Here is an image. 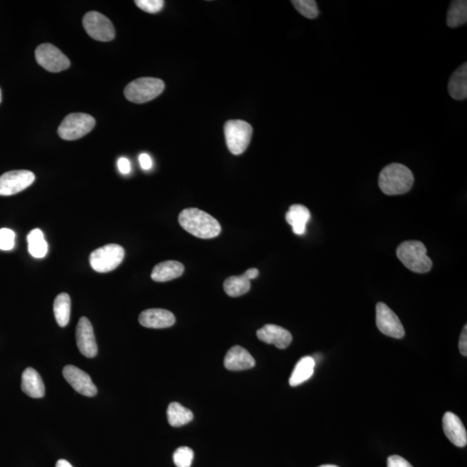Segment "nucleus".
<instances>
[{"label":"nucleus","instance_id":"obj_1","mask_svg":"<svg viewBox=\"0 0 467 467\" xmlns=\"http://www.w3.org/2000/svg\"><path fill=\"white\" fill-rule=\"evenodd\" d=\"M178 222L183 229L201 239H212L220 235L221 225L216 218L196 208L182 210Z\"/></svg>","mask_w":467,"mask_h":467},{"label":"nucleus","instance_id":"obj_2","mask_svg":"<svg viewBox=\"0 0 467 467\" xmlns=\"http://www.w3.org/2000/svg\"><path fill=\"white\" fill-rule=\"evenodd\" d=\"M415 182L413 172L404 164L393 163L382 169L379 174L378 185L389 196L403 195L411 190Z\"/></svg>","mask_w":467,"mask_h":467},{"label":"nucleus","instance_id":"obj_3","mask_svg":"<svg viewBox=\"0 0 467 467\" xmlns=\"http://www.w3.org/2000/svg\"><path fill=\"white\" fill-rule=\"evenodd\" d=\"M396 255L401 263L415 273L425 274L432 269V262L427 255V248L419 241H407L400 244Z\"/></svg>","mask_w":467,"mask_h":467},{"label":"nucleus","instance_id":"obj_4","mask_svg":"<svg viewBox=\"0 0 467 467\" xmlns=\"http://www.w3.org/2000/svg\"><path fill=\"white\" fill-rule=\"evenodd\" d=\"M164 90L162 80L152 78H143L135 80L125 87L124 95L129 102L145 103L158 97Z\"/></svg>","mask_w":467,"mask_h":467},{"label":"nucleus","instance_id":"obj_5","mask_svg":"<svg viewBox=\"0 0 467 467\" xmlns=\"http://www.w3.org/2000/svg\"><path fill=\"white\" fill-rule=\"evenodd\" d=\"M224 135L229 152L233 155H240L250 143L253 128L244 121H229L224 125Z\"/></svg>","mask_w":467,"mask_h":467},{"label":"nucleus","instance_id":"obj_6","mask_svg":"<svg viewBox=\"0 0 467 467\" xmlns=\"http://www.w3.org/2000/svg\"><path fill=\"white\" fill-rule=\"evenodd\" d=\"M125 256L124 248L117 244H109L91 253L90 262L98 273H109L121 265Z\"/></svg>","mask_w":467,"mask_h":467},{"label":"nucleus","instance_id":"obj_7","mask_svg":"<svg viewBox=\"0 0 467 467\" xmlns=\"http://www.w3.org/2000/svg\"><path fill=\"white\" fill-rule=\"evenodd\" d=\"M95 126L94 117L87 114H68L59 126L57 133L64 140H76L90 133Z\"/></svg>","mask_w":467,"mask_h":467},{"label":"nucleus","instance_id":"obj_8","mask_svg":"<svg viewBox=\"0 0 467 467\" xmlns=\"http://www.w3.org/2000/svg\"><path fill=\"white\" fill-rule=\"evenodd\" d=\"M84 29L94 40L102 42L112 41L116 37L112 22L97 11H90L83 19Z\"/></svg>","mask_w":467,"mask_h":467},{"label":"nucleus","instance_id":"obj_9","mask_svg":"<svg viewBox=\"0 0 467 467\" xmlns=\"http://www.w3.org/2000/svg\"><path fill=\"white\" fill-rule=\"evenodd\" d=\"M37 63L46 71L59 73L70 68L71 62L68 57L59 48L51 44H43L36 49Z\"/></svg>","mask_w":467,"mask_h":467},{"label":"nucleus","instance_id":"obj_10","mask_svg":"<svg viewBox=\"0 0 467 467\" xmlns=\"http://www.w3.org/2000/svg\"><path fill=\"white\" fill-rule=\"evenodd\" d=\"M35 174L28 170L7 171L0 176V196H13L28 188L35 181Z\"/></svg>","mask_w":467,"mask_h":467},{"label":"nucleus","instance_id":"obj_11","mask_svg":"<svg viewBox=\"0 0 467 467\" xmlns=\"http://www.w3.org/2000/svg\"><path fill=\"white\" fill-rule=\"evenodd\" d=\"M377 325L379 331L394 339H403L405 330L399 317L382 302L377 305Z\"/></svg>","mask_w":467,"mask_h":467},{"label":"nucleus","instance_id":"obj_12","mask_svg":"<svg viewBox=\"0 0 467 467\" xmlns=\"http://www.w3.org/2000/svg\"><path fill=\"white\" fill-rule=\"evenodd\" d=\"M75 338L78 349L83 356L89 358L97 357L98 347L94 329L90 321L86 317L80 319L78 327H76Z\"/></svg>","mask_w":467,"mask_h":467},{"label":"nucleus","instance_id":"obj_13","mask_svg":"<svg viewBox=\"0 0 467 467\" xmlns=\"http://www.w3.org/2000/svg\"><path fill=\"white\" fill-rule=\"evenodd\" d=\"M63 377L76 392L83 396L93 397L97 394V387L92 382L90 377L83 370L74 365L65 366Z\"/></svg>","mask_w":467,"mask_h":467},{"label":"nucleus","instance_id":"obj_14","mask_svg":"<svg viewBox=\"0 0 467 467\" xmlns=\"http://www.w3.org/2000/svg\"><path fill=\"white\" fill-rule=\"evenodd\" d=\"M261 341L274 344L279 349H286L293 341V336L286 329L277 325H266L256 332Z\"/></svg>","mask_w":467,"mask_h":467},{"label":"nucleus","instance_id":"obj_15","mask_svg":"<svg viewBox=\"0 0 467 467\" xmlns=\"http://www.w3.org/2000/svg\"><path fill=\"white\" fill-rule=\"evenodd\" d=\"M443 430L454 445L464 447L467 444V432L464 424L454 413L447 412L442 420Z\"/></svg>","mask_w":467,"mask_h":467},{"label":"nucleus","instance_id":"obj_16","mask_svg":"<svg viewBox=\"0 0 467 467\" xmlns=\"http://www.w3.org/2000/svg\"><path fill=\"white\" fill-rule=\"evenodd\" d=\"M140 324L144 327L162 329L172 327L175 324L174 313L164 309H147L140 313Z\"/></svg>","mask_w":467,"mask_h":467},{"label":"nucleus","instance_id":"obj_17","mask_svg":"<svg viewBox=\"0 0 467 467\" xmlns=\"http://www.w3.org/2000/svg\"><path fill=\"white\" fill-rule=\"evenodd\" d=\"M255 360L244 348L236 346L227 352L224 358L225 368L231 371H240L254 368Z\"/></svg>","mask_w":467,"mask_h":467},{"label":"nucleus","instance_id":"obj_18","mask_svg":"<svg viewBox=\"0 0 467 467\" xmlns=\"http://www.w3.org/2000/svg\"><path fill=\"white\" fill-rule=\"evenodd\" d=\"M21 389L23 392L32 398H42L45 395L43 379L33 368H28L23 372Z\"/></svg>","mask_w":467,"mask_h":467},{"label":"nucleus","instance_id":"obj_19","mask_svg":"<svg viewBox=\"0 0 467 467\" xmlns=\"http://www.w3.org/2000/svg\"><path fill=\"white\" fill-rule=\"evenodd\" d=\"M185 272V266L177 261H166L160 262L154 267L151 274L153 281L166 282L177 279Z\"/></svg>","mask_w":467,"mask_h":467},{"label":"nucleus","instance_id":"obj_20","mask_svg":"<svg viewBox=\"0 0 467 467\" xmlns=\"http://www.w3.org/2000/svg\"><path fill=\"white\" fill-rule=\"evenodd\" d=\"M310 219H311V213L305 206L302 205L291 206L286 214V222L292 226L293 233L298 236L305 233L306 224Z\"/></svg>","mask_w":467,"mask_h":467},{"label":"nucleus","instance_id":"obj_21","mask_svg":"<svg viewBox=\"0 0 467 467\" xmlns=\"http://www.w3.org/2000/svg\"><path fill=\"white\" fill-rule=\"evenodd\" d=\"M450 97L457 101L467 97V63L462 64L451 75L449 82Z\"/></svg>","mask_w":467,"mask_h":467},{"label":"nucleus","instance_id":"obj_22","mask_svg":"<svg viewBox=\"0 0 467 467\" xmlns=\"http://www.w3.org/2000/svg\"><path fill=\"white\" fill-rule=\"evenodd\" d=\"M316 363L315 358L311 357L302 358L297 363L292 375L289 379V384L292 387H296L303 384L311 378L315 371Z\"/></svg>","mask_w":467,"mask_h":467},{"label":"nucleus","instance_id":"obj_23","mask_svg":"<svg viewBox=\"0 0 467 467\" xmlns=\"http://www.w3.org/2000/svg\"><path fill=\"white\" fill-rule=\"evenodd\" d=\"M193 413L178 403H171L167 409L168 422L171 427H180L193 420Z\"/></svg>","mask_w":467,"mask_h":467},{"label":"nucleus","instance_id":"obj_24","mask_svg":"<svg viewBox=\"0 0 467 467\" xmlns=\"http://www.w3.org/2000/svg\"><path fill=\"white\" fill-rule=\"evenodd\" d=\"M71 312V300L66 293H62L56 296L54 301V315L57 324L61 327H65L70 322Z\"/></svg>","mask_w":467,"mask_h":467},{"label":"nucleus","instance_id":"obj_25","mask_svg":"<svg viewBox=\"0 0 467 467\" xmlns=\"http://www.w3.org/2000/svg\"><path fill=\"white\" fill-rule=\"evenodd\" d=\"M467 21V1L455 0L451 1L447 13V25L451 28H458Z\"/></svg>","mask_w":467,"mask_h":467},{"label":"nucleus","instance_id":"obj_26","mask_svg":"<svg viewBox=\"0 0 467 467\" xmlns=\"http://www.w3.org/2000/svg\"><path fill=\"white\" fill-rule=\"evenodd\" d=\"M28 250L34 258H44L48 251V244L41 229H35L28 236Z\"/></svg>","mask_w":467,"mask_h":467},{"label":"nucleus","instance_id":"obj_27","mask_svg":"<svg viewBox=\"0 0 467 467\" xmlns=\"http://www.w3.org/2000/svg\"><path fill=\"white\" fill-rule=\"evenodd\" d=\"M250 281L245 274L240 277H231L226 279L224 284L225 293L229 297H240L247 293L250 289Z\"/></svg>","mask_w":467,"mask_h":467},{"label":"nucleus","instance_id":"obj_28","mask_svg":"<svg viewBox=\"0 0 467 467\" xmlns=\"http://www.w3.org/2000/svg\"><path fill=\"white\" fill-rule=\"evenodd\" d=\"M292 4L302 16L315 19L319 16L320 11L315 0H293Z\"/></svg>","mask_w":467,"mask_h":467},{"label":"nucleus","instance_id":"obj_29","mask_svg":"<svg viewBox=\"0 0 467 467\" xmlns=\"http://www.w3.org/2000/svg\"><path fill=\"white\" fill-rule=\"evenodd\" d=\"M194 453L190 447H182L175 451L174 461L178 467H190L193 464Z\"/></svg>","mask_w":467,"mask_h":467},{"label":"nucleus","instance_id":"obj_30","mask_svg":"<svg viewBox=\"0 0 467 467\" xmlns=\"http://www.w3.org/2000/svg\"><path fill=\"white\" fill-rule=\"evenodd\" d=\"M15 233L9 229H0V250L9 251L15 246Z\"/></svg>","mask_w":467,"mask_h":467},{"label":"nucleus","instance_id":"obj_31","mask_svg":"<svg viewBox=\"0 0 467 467\" xmlns=\"http://www.w3.org/2000/svg\"><path fill=\"white\" fill-rule=\"evenodd\" d=\"M136 6L149 13H157L162 11L164 2L162 0H136Z\"/></svg>","mask_w":467,"mask_h":467},{"label":"nucleus","instance_id":"obj_32","mask_svg":"<svg viewBox=\"0 0 467 467\" xmlns=\"http://www.w3.org/2000/svg\"><path fill=\"white\" fill-rule=\"evenodd\" d=\"M388 467H413V466L399 455H392L388 459Z\"/></svg>","mask_w":467,"mask_h":467},{"label":"nucleus","instance_id":"obj_33","mask_svg":"<svg viewBox=\"0 0 467 467\" xmlns=\"http://www.w3.org/2000/svg\"><path fill=\"white\" fill-rule=\"evenodd\" d=\"M459 351L463 356H467V327L465 325L459 341Z\"/></svg>","mask_w":467,"mask_h":467},{"label":"nucleus","instance_id":"obj_34","mask_svg":"<svg viewBox=\"0 0 467 467\" xmlns=\"http://www.w3.org/2000/svg\"><path fill=\"white\" fill-rule=\"evenodd\" d=\"M118 168L119 171L121 172L122 174H128L131 171V164L126 158H121L118 160Z\"/></svg>","mask_w":467,"mask_h":467},{"label":"nucleus","instance_id":"obj_35","mask_svg":"<svg viewBox=\"0 0 467 467\" xmlns=\"http://www.w3.org/2000/svg\"><path fill=\"white\" fill-rule=\"evenodd\" d=\"M139 162L140 166L143 170L147 171L151 169L152 166V160L151 157L147 154V153H142V154L140 155Z\"/></svg>","mask_w":467,"mask_h":467},{"label":"nucleus","instance_id":"obj_36","mask_svg":"<svg viewBox=\"0 0 467 467\" xmlns=\"http://www.w3.org/2000/svg\"><path fill=\"white\" fill-rule=\"evenodd\" d=\"M245 277H246L250 281L258 277L259 270L256 269H250L245 272Z\"/></svg>","mask_w":467,"mask_h":467},{"label":"nucleus","instance_id":"obj_37","mask_svg":"<svg viewBox=\"0 0 467 467\" xmlns=\"http://www.w3.org/2000/svg\"><path fill=\"white\" fill-rule=\"evenodd\" d=\"M56 467H73V466L67 461H65V459H60V461H57Z\"/></svg>","mask_w":467,"mask_h":467},{"label":"nucleus","instance_id":"obj_38","mask_svg":"<svg viewBox=\"0 0 467 467\" xmlns=\"http://www.w3.org/2000/svg\"><path fill=\"white\" fill-rule=\"evenodd\" d=\"M319 467H339V466H334V465H324V466H319Z\"/></svg>","mask_w":467,"mask_h":467},{"label":"nucleus","instance_id":"obj_39","mask_svg":"<svg viewBox=\"0 0 467 467\" xmlns=\"http://www.w3.org/2000/svg\"><path fill=\"white\" fill-rule=\"evenodd\" d=\"M2 101V93H1V90H0V103H1Z\"/></svg>","mask_w":467,"mask_h":467}]
</instances>
